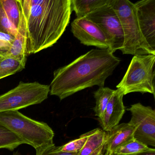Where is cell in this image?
<instances>
[{
	"instance_id": "cell-1",
	"label": "cell",
	"mask_w": 155,
	"mask_h": 155,
	"mask_svg": "<svg viewBox=\"0 0 155 155\" xmlns=\"http://www.w3.org/2000/svg\"><path fill=\"white\" fill-rule=\"evenodd\" d=\"M109 49H94L54 71L49 94L61 101L85 89L104 87L120 60Z\"/></svg>"
},
{
	"instance_id": "cell-2",
	"label": "cell",
	"mask_w": 155,
	"mask_h": 155,
	"mask_svg": "<svg viewBox=\"0 0 155 155\" xmlns=\"http://www.w3.org/2000/svg\"><path fill=\"white\" fill-rule=\"evenodd\" d=\"M26 20V55L50 48L60 38L70 21L71 0H18Z\"/></svg>"
},
{
	"instance_id": "cell-3",
	"label": "cell",
	"mask_w": 155,
	"mask_h": 155,
	"mask_svg": "<svg viewBox=\"0 0 155 155\" xmlns=\"http://www.w3.org/2000/svg\"><path fill=\"white\" fill-rule=\"evenodd\" d=\"M0 124L36 151L55 145L54 131L47 123L32 119L18 110L0 112Z\"/></svg>"
},
{
	"instance_id": "cell-4",
	"label": "cell",
	"mask_w": 155,
	"mask_h": 155,
	"mask_svg": "<svg viewBox=\"0 0 155 155\" xmlns=\"http://www.w3.org/2000/svg\"><path fill=\"white\" fill-rule=\"evenodd\" d=\"M110 5L117 13L122 27L124 44L120 50L122 54L155 55L143 37L137 18L134 3L128 0H110Z\"/></svg>"
},
{
	"instance_id": "cell-5",
	"label": "cell",
	"mask_w": 155,
	"mask_h": 155,
	"mask_svg": "<svg viewBox=\"0 0 155 155\" xmlns=\"http://www.w3.org/2000/svg\"><path fill=\"white\" fill-rule=\"evenodd\" d=\"M155 55L133 56L117 89L124 96L132 92L148 93L155 97Z\"/></svg>"
},
{
	"instance_id": "cell-6",
	"label": "cell",
	"mask_w": 155,
	"mask_h": 155,
	"mask_svg": "<svg viewBox=\"0 0 155 155\" xmlns=\"http://www.w3.org/2000/svg\"><path fill=\"white\" fill-rule=\"evenodd\" d=\"M50 86L35 81H20L12 89L0 95V112L19 110L42 103L48 97Z\"/></svg>"
},
{
	"instance_id": "cell-7",
	"label": "cell",
	"mask_w": 155,
	"mask_h": 155,
	"mask_svg": "<svg viewBox=\"0 0 155 155\" xmlns=\"http://www.w3.org/2000/svg\"><path fill=\"white\" fill-rule=\"evenodd\" d=\"M110 1L85 18L96 23L101 29L109 41V50L114 53L123 47L124 35L120 21L114 9L110 5Z\"/></svg>"
},
{
	"instance_id": "cell-8",
	"label": "cell",
	"mask_w": 155,
	"mask_h": 155,
	"mask_svg": "<svg viewBox=\"0 0 155 155\" xmlns=\"http://www.w3.org/2000/svg\"><path fill=\"white\" fill-rule=\"evenodd\" d=\"M127 110L131 113V119L128 123L135 127L134 138L148 147H155V110L139 102Z\"/></svg>"
},
{
	"instance_id": "cell-9",
	"label": "cell",
	"mask_w": 155,
	"mask_h": 155,
	"mask_svg": "<svg viewBox=\"0 0 155 155\" xmlns=\"http://www.w3.org/2000/svg\"><path fill=\"white\" fill-rule=\"evenodd\" d=\"M71 31L83 45L94 46L99 49L110 48V44L105 33L97 25L87 18H76L71 22Z\"/></svg>"
},
{
	"instance_id": "cell-10",
	"label": "cell",
	"mask_w": 155,
	"mask_h": 155,
	"mask_svg": "<svg viewBox=\"0 0 155 155\" xmlns=\"http://www.w3.org/2000/svg\"><path fill=\"white\" fill-rule=\"evenodd\" d=\"M141 33L155 51V0H142L134 3Z\"/></svg>"
},
{
	"instance_id": "cell-11",
	"label": "cell",
	"mask_w": 155,
	"mask_h": 155,
	"mask_svg": "<svg viewBox=\"0 0 155 155\" xmlns=\"http://www.w3.org/2000/svg\"><path fill=\"white\" fill-rule=\"evenodd\" d=\"M124 96L123 92L118 89L115 90L111 96L105 110L103 118L98 120L104 131H109L119 124L126 111L123 101Z\"/></svg>"
},
{
	"instance_id": "cell-12",
	"label": "cell",
	"mask_w": 155,
	"mask_h": 155,
	"mask_svg": "<svg viewBox=\"0 0 155 155\" xmlns=\"http://www.w3.org/2000/svg\"><path fill=\"white\" fill-rule=\"evenodd\" d=\"M135 130L129 123H123L106 132L104 155H114L117 149L134 138Z\"/></svg>"
},
{
	"instance_id": "cell-13",
	"label": "cell",
	"mask_w": 155,
	"mask_h": 155,
	"mask_svg": "<svg viewBox=\"0 0 155 155\" xmlns=\"http://www.w3.org/2000/svg\"><path fill=\"white\" fill-rule=\"evenodd\" d=\"M20 8V18L17 28L16 35L9 49L5 52L6 57H10L20 60L27 61V31L26 20L22 8L19 2Z\"/></svg>"
},
{
	"instance_id": "cell-14",
	"label": "cell",
	"mask_w": 155,
	"mask_h": 155,
	"mask_svg": "<svg viewBox=\"0 0 155 155\" xmlns=\"http://www.w3.org/2000/svg\"><path fill=\"white\" fill-rule=\"evenodd\" d=\"M87 134V141L78 155H104L106 131L98 128Z\"/></svg>"
},
{
	"instance_id": "cell-15",
	"label": "cell",
	"mask_w": 155,
	"mask_h": 155,
	"mask_svg": "<svg viewBox=\"0 0 155 155\" xmlns=\"http://www.w3.org/2000/svg\"><path fill=\"white\" fill-rule=\"evenodd\" d=\"M110 0H71V10L75 12L77 18H85L87 15L104 6Z\"/></svg>"
},
{
	"instance_id": "cell-16",
	"label": "cell",
	"mask_w": 155,
	"mask_h": 155,
	"mask_svg": "<svg viewBox=\"0 0 155 155\" xmlns=\"http://www.w3.org/2000/svg\"><path fill=\"white\" fill-rule=\"evenodd\" d=\"M114 91V90L104 87H99L93 93L96 100V105L93 110L95 116L98 117V120L103 118L105 110Z\"/></svg>"
},
{
	"instance_id": "cell-17",
	"label": "cell",
	"mask_w": 155,
	"mask_h": 155,
	"mask_svg": "<svg viewBox=\"0 0 155 155\" xmlns=\"http://www.w3.org/2000/svg\"><path fill=\"white\" fill-rule=\"evenodd\" d=\"M26 64L25 61L6 57L0 61V80L21 71Z\"/></svg>"
},
{
	"instance_id": "cell-18",
	"label": "cell",
	"mask_w": 155,
	"mask_h": 155,
	"mask_svg": "<svg viewBox=\"0 0 155 155\" xmlns=\"http://www.w3.org/2000/svg\"><path fill=\"white\" fill-rule=\"evenodd\" d=\"M155 150L135 138L132 139L117 149L114 155H136L143 152Z\"/></svg>"
},
{
	"instance_id": "cell-19",
	"label": "cell",
	"mask_w": 155,
	"mask_h": 155,
	"mask_svg": "<svg viewBox=\"0 0 155 155\" xmlns=\"http://www.w3.org/2000/svg\"><path fill=\"white\" fill-rule=\"evenodd\" d=\"M23 141L5 126L0 124V149L13 151L22 144Z\"/></svg>"
},
{
	"instance_id": "cell-20",
	"label": "cell",
	"mask_w": 155,
	"mask_h": 155,
	"mask_svg": "<svg viewBox=\"0 0 155 155\" xmlns=\"http://www.w3.org/2000/svg\"><path fill=\"white\" fill-rule=\"evenodd\" d=\"M1 2L8 19L17 28L20 18L18 0H1Z\"/></svg>"
},
{
	"instance_id": "cell-21",
	"label": "cell",
	"mask_w": 155,
	"mask_h": 155,
	"mask_svg": "<svg viewBox=\"0 0 155 155\" xmlns=\"http://www.w3.org/2000/svg\"><path fill=\"white\" fill-rule=\"evenodd\" d=\"M87 133L80 136L79 138L71 140L60 147H53V150L57 152L68 153H78L84 147L87 140Z\"/></svg>"
},
{
	"instance_id": "cell-22",
	"label": "cell",
	"mask_w": 155,
	"mask_h": 155,
	"mask_svg": "<svg viewBox=\"0 0 155 155\" xmlns=\"http://www.w3.org/2000/svg\"><path fill=\"white\" fill-rule=\"evenodd\" d=\"M0 31L5 32L15 37L17 28L8 19L0 0Z\"/></svg>"
},
{
	"instance_id": "cell-23",
	"label": "cell",
	"mask_w": 155,
	"mask_h": 155,
	"mask_svg": "<svg viewBox=\"0 0 155 155\" xmlns=\"http://www.w3.org/2000/svg\"><path fill=\"white\" fill-rule=\"evenodd\" d=\"M55 146L36 151V155H78V153H68L55 151L53 150V147Z\"/></svg>"
},
{
	"instance_id": "cell-24",
	"label": "cell",
	"mask_w": 155,
	"mask_h": 155,
	"mask_svg": "<svg viewBox=\"0 0 155 155\" xmlns=\"http://www.w3.org/2000/svg\"><path fill=\"white\" fill-rule=\"evenodd\" d=\"M136 155H155V150L148 152H143L140 154H137Z\"/></svg>"
},
{
	"instance_id": "cell-25",
	"label": "cell",
	"mask_w": 155,
	"mask_h": 155,
	"mask_svg": "<svg viewBox=\"0 0 155 155\" xmlns=\"http://www.w3.org/2000/svg\"><path fill=\"white\" fill-rule=\"evenodd\" d=\"M5 58H6L5 52H1L0 51V61H2Z\"/></svg>"
},
{
	"instance_id": "cell-26",
	"label": "cell",
	"mask_w": 155,
	"mask_h": 155,
	"mask_svg": "<svg viewBox=\"0 0 155 155\" xmlns=\"http://www.w3.org/2000/svg\"><path fill=\"white\" fill-rule=\"evenodd\" d=\"M13 155H23L21 154V153H20L18 151H17L16 152H14L13 153Z\"/></svg>"
}]
</instances>
